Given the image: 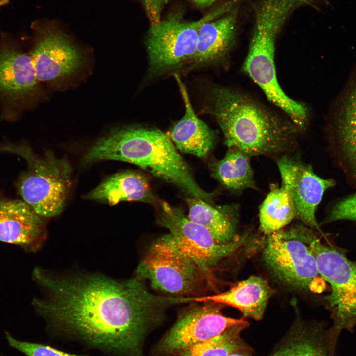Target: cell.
<instances>
[{
  "label": "cell",
  "instance_id": "ffe728a7",
  "mask_svg": "<svg viewBox=\"0 0 356 356\" xmlns=\"http://www.w3.org/2000/svg\"><path fill=\"white\" fill-rule=\"evenodd\" d=\"M84 198L111 206L126 201L150 203L155 201L146 178L139 172L132 171L110 176Z\"/></svg>",
  "mask_w": 356,
  "mask_h": 356
},
{
  "label": "cell",
  "instance_id": "9c48e42d",
  "mask_svg": "<svg viewBox=\"0 0 356 356\" xmlns=\"http://www.w3.org/2000/svg\"><path fill=\"white\" fill-rule=\"evenodd\" d=\"M157 218L158 223L169 231L179 248L204 272L210 286L214 285V271L218 264L254 237L246 232L229 243L219 244L206 228L190 220L182 210L166 202L161 203Z\"/></svg>",
  "mask_w": 356,
  "mask_h": 356
},
{
  "label": "cell",
  "instance_id": "83f0119b",
  "mask_svg": "<svg viewBox=\"0 0 356 356\" xmlns=\"http://www.w3.org/2000/svg\"><path fill=\"white\" fill-rule=\"evenodd\" d=\"M142 4L150 25H154L161 20V12L168 0H139Z\"/></svg>",
  "mask_w": 356,
  "mask_h": 356
},
{
  "label": "cell",
  "instance_id": "4dcf8cb0",
  "mask_svg": "<svg viewBox=\"0 0 356 356\" xmlns=\"http://www.w3.org/2000/svg\"><path fill=\"white\" fill-rule=\"evenodd\" d=\"M8 2V0H0V7L7 4Z\"/></svg>",
  "mask_w": 356,
  "mask_h": 356
},
{
  "label": "cell",
  "instance_id": "4316f807",
  "mask_svg": "<svg viewBox=\"0 0 356 356\" xmlns=\"http://www.w3.org/2000/svg\"><path fill=\"white\" fill-rule=\"evenodd\" d=\"M342 220L356 221V193L337 203L322 223Z\"/></svg>",
  "mask_w": 356,
  "mask_h": 356
},
{
  "label": "cell",
  "instance_id": "277c9868",
  "mask_svg": "<svg viewBox=\"0 0 356 356\" xmlns=\"http://www.w3.org/2000/svg\"><path fill=\"white\" fill-rule=\"evenodd\" d=\"M295 0H262L243 69L264 92L268 99L284 111L301 130L308 119L302 103L289 98L279 85L274 62L275 42Z\"/></svg>",
  "mask_w": 356,
  "mask_h": 356
},
{
  "label": "cell",
  "instance_id": "5bb4252c",
  "mask_svg": "<svg viewBox=\"0 0 356 356\" xmlns=\"http://www.w3.org/2000/svg\"><path fill=\"white\" fill-rule=\"evenodd\" d=\"M45 229L42 217L23 200L0 194V241L36 251L45 237Z\"/></svg>",
  "mask_w": 356,
  "mask_h": 356
},
{
  "label": "cell",
  "instance_id": "30bf717a",
  "mask_svg": "<svg viewBox=\"0 0 356 356\" xmlns=\"http://www.w3.org/2000/svg\"><path fill=\"white\" fill-rule=\"evenodd\" d=\"M221 12H214L193 22L184 21L177 13L151 26L146 41L151 73L163 74L192 60L199 28Z\"/></svg>",
  "mask_w": 356,
  "mask_h": 356
},
{
  "label": "cell",
  "instance_id": "3957f363",
  "mask_svg": "<svg viewBox=\"0 0 356 356\" xmlns=\"http://www.w3.org/2000/svg\"><path fill=\"white\" fill-rule=\"evenodd\" d=\"M104 160L137 165L178 186L191 197L214 204L212 194L200 187L168 134L159 129L127 127L115 130L91 147L85 155L83 163L88 164Z\"/></svg>",
  "mask_w": 356,
  "mask_h": 356
},
{
  "label": "cell",
  "instance_id": "6da1fadb",
  "mask_svg": "<svg viewBox=\"0 0 356 356\" xmlns=\"http://www.w3.org/2000/svg\"><path fill=\"white\" fill-rule=\"evenodd\" d=\"M33 274L48 293L33 304L54 331L118 356H144L145 338L163 321L166 309L184 303L183 297L151 293L136 277H55L40 269Z\"/></svg>",
  "mask_w": 356,
  "mask_h": 356
},
{
  "label": "cell",
  "instance_id": "d6986e66",
  "mask_svg": "<svg viewBox=\"0 0 356 356\" xmlns=\"http://www.w3.org/2000/svg\"><path fill=\"white\" fill-rule=\"evenodd\" d=\"M186 202L187 218L206 228L218 243H229L239 237L236 234L238 205H216L195 197L187 198Z\"/></svg>",
  "mask_w": 356,
  "mask_h": 356
},
{
  "label": "cell",
  "instance_id": "f1b7e54d",
  "mask_svg": "<svg viewBox=\"0 0 356 356\" xmlns=\"http://www.w3.org/2000/svg\"><path fill=\"white\" fill-rule=\"evenodd\" d=\"M253 351L249 346L237 350L228 356H253Z\"/></svg>",
  "mask_w": 356,
  "mask_h": 356
},
{
  "label": "cell",
  "instance_id": "9a60e30c",
  "mask_svg": "<svg viewBox=\"0 0 356 356\" xmlns=\"http://www.w3.org/2000/svg\"><path fill=\"white\" fill-rule=\"evenodd\" d=\"M296 318L281 342L269 356H334L336 341L320 324H309L299 316L297 301L293 299Z\"/></svg>",
  "mask_w": 356,
  "mask_h": 356
},
{
  "label": "cell",
  "instance_id": "8fae6325",
  "mask_svg": "<svg viewBox=\"0 0 356 356\" xmlns=\"http://www.w3.org/2000/svg\"><path fill=\"white\" fill-rule=\"evenodd\" d=\"M186 309L178 317L167 333L156 344L157 356H177L191 346L205 341L234 326L247 322L223 314L224 305L202 302Z\"/></svg>",
  "mask_w": 356,
  "mask_h": 356
},
{
  "label": "cell",
  "instance_id": "cb8c5ba5",
  "mask_svg": "<svg viewBox=\"0 0 356 356\" xmlns=\"http://www.w3.org/2000/svg\"><path fill=\"white\" fill-rule=\"evenodd\" d=\"M344 99L338 118L337 134L344 158L356 176V78Z\"/></svg>",
  "mask_w": 356,
  "mask_h": 356
},
{
  "label": "cell",
  "instance_id": "603a6c76",
  "mask_svg": "<svg viewBox=\"0 0 356 356\" xmlns=\"http://www.w3.org/2000/svg\"><path fill=\"white\" fill-rule=\"evenodd\" d=\"M259 228L266 236L282 229L296 217L293 199L286 186L272 184L259 208Z\"/></svg>",
  "mask_w": 356,
  "mask_h": 356
},
{
  "label": "cell",
  "instance_id": "52a82bcc",
  "mask_svg": "<svg viewBox=\"0 0 356 356\" xmlns=\"http://www.w3.org/2000/svg\"><path fill=\"white\" fill-rule=\"evenodd\" d=\"M135 277L148 280L155 290L173 297H197L209 285L196 263L169 233L150 246L138 264Z\"/></svg>",
  "mask_w": 356,
  "mask_h": 356
},
{
  "label": "cell",
  "instance_id": "ba28073f",
  "mask_svg": "<svg viewBox=\"0 0 356 356\" xmlns=\"http://www.w3.org/2000/svg\"><path fill=\"white\" fill-rule=\"evenodd\" d=\"M306 238L319 274L331 286V292L325 300L333 320L329 330L337 340L342 330L352 332L356 325V262L334 247L323 244L310 228Z\"/></svg>",
  "mask_w": 356,
  "mask_h": 356
},
{
  "label": "cell",
  "instance_id": "d4e9b609",
  "mask_svg": "<svg viewBox=\"0 0 356 356\" xmlns=\"http://www.w3.org/2000/svg\"><path fill=\"white\" fill-rule=\"evenodd\" d=\"M249 325L247 322L229 328L214 337L191 346L177 356H228L248 346L242 339L241 333Z\"/></svg>",
  "mask_w": 356,
  "mask_h": 356
},
{
  "label": "cell",
  "instance_id": "7402d4cb",
  "mask_svg": "<svg viewBox=\"0 0 356 356\" xmlns=\"http://www.w3.org/2000/svg\"><path fill=\"white\" fill-rule=\"evenodd\" d=\"M225 156L210 165L213 177L228 190L241 193L251 188L257 190L250 164L251 156L236 148H228Z\"/></svg>",
  "mask_w": 356,
  "mask_h": 356
},
{
  "label": "cell",
  "instance_id": "44dd1931",
  "mask_svg": "<svg viewBox=\"0 0 356 356\" xmlns=\"http://www.w3.org/2000/svg\"><path fill=\"white\" fill-rule=\"evenodd\" d=\"M235 22V15L232 13L203 23L198 32L194 63L212 64L224 58L233 44Z\"/></svg>",
  "mask_w": 356,
  "mask_h": 356
},
{
  "label": "cell",
  "instance_id": "4fadbf2b",
  "mask_svg": "<svg viewBox=\"0 0 356 356\" xmlns=\"http://www.w3.org/2000/svg\"><path fill=\"white\" fill-rule=\"evenodd\" d=\"M275 161L282 183L288 188L293 199L296 218L306 226L323 234L315 212L324 192L335 185V181L319 177L311 165L291 153L276 158Z\"/></svg>",
  "mask_w": 356,
  "mask_h": 356
},
{
  "label": "cell",
  "instance_id": "ac0fdd59",
  "mask_svg": "<svg viewBox=\"0 0 356 356\" xmlns=\"http://www.w3.org/2000/svg\"><path fill=\"white\" fill-rule=\"evenodd\" d=\"M185 105V113L169 131V138L176 148L198 157L206 156L213 147L214 132L195 114L185 86L175 74Z\"/></svg>",
  "mask_w": 356,
  "mask_h": 356
},
{
  "label": "cell",
  "instance_id": "2e32d148",
  "mask_svg": "<svg viewBox=\"0 0 356 356\" xmlns=\"http://www.w3.org/2000/svg\"><path fill=\"white\" fill-rule=\"evenodd\" d=\"M38 79L30 55L3 45L0 49V95L20 101L37 92Z\"/></svg>",
  "mask_w": 356,
  "mask_h": 356
},
{
  "label": "cell",
  "instance_id": "5b68a950",
  "mask_svg": "<svg viewBox=\"0 0 356 356\" xmlns=\"http://www.w3.org/2000/svg\"><path fill=\"white\" fill-rule=\"evenodd\" d=\"M0 152L19 155L27 164L16 184L22 200L42 217L60 214L71 185V167L67 160L50 151L36 154L24 143H0Z\"/></svg>",
  "mask_w": 356,
  "mask_h": 356
},
{
  "label": "cell",
  "instance_id": "e0dca14e",
  "mask_svg": "<svg viewBox=\"0 0 356 356\" xmlns=\"http://www.w3.org/2000/svg\"><path fill=\"white\" fill-rule=\"evenodd\" d=\"M273 290L264 278L252 275L238 282L222 293L194 297V302L212 301L228 305L240 311L244 317L259 321L262 319Z\"/></svg>",
  "mask_w": 356,
  "mask_h": 356
},
{
  "label": "cell",
  "instance_id": "8992f818",
  "mask_svg": "<svg viewBox=\"0 0 356 356\" xmlns=\"http://www.w3.org/2000/svg\"><path fill=\"white\" fill-rule=\"evenodd\" d=\"M307 226L298 222L267 236L262 252L263 261L277 282L293 291L320 293L325 280L307 241Z\"/></svg>",
  "mask_w": 356,
  "mask_h": 356
},
{
  "label": "cell",
  "instance_id": "f546056e",
  "mask_svg": "<svg viewBox=\"0 0 356 356\" xmlns=\"http://www.w3.org/2000/svg\"><path fill=\"white\" fill-rule=\"evenodd\" d=\"M196 5L200 7H206L211 5L219 0H191Z\"/></svg>",
  "mask_w": 356,
  "mask_h": 356
},
{
  "label": "cell",
  "instance_id": "7c38bea8",
  "mask_svg": "<svg viewBox=\"0 0 356 356\" xmlns=\"http://www.w3.org/2000/svg\"><path fill=\"white\" fill-rule=\"evenodd\" d=\"M34 28V45L30 56L38 81L57 83L81 69L84 53L55 24L40 22Z\"/></svg>",
  "mask_w": 356,
  "mask_h": 356
},
{
  "label": "cell",
  "instance_id": "484cf974",
  "mask_svg": "<svg viewBox=\"0 0 356 356\" xmlns=\"http://www.w3.org/2000/svg\"><path fill=\"white\" fill-rule=\"evenodd\" d=\"M5 334L9 344L27 356H87L68 353L43 344L19 341L8 332Z\"/></svg>",
  "mask_w": 356,
  "mask_h": 356
},
{
  "label": "cell",
  "instance_id": "7a4b0ae2",
  "mask_svg": "<svg viewBox=\"0 0 356 356\" xmlns=\"http://www.w3.org/2000/svg\"><path fill=\"white\" fill-rule=\"evenodd\" d=\"M210 111L216 119L228 148L250 156L276 158L290 154L300 131L250 96L225 87L213 88L208 94Z\"/></svg>",
  "mask_w": 356,
  "mask_h": 356
}]
</instances>
